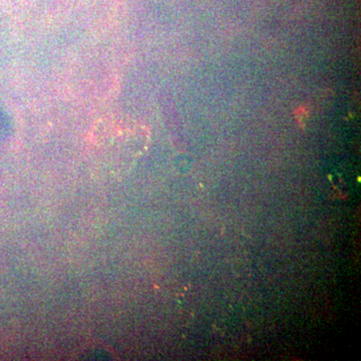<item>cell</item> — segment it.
<instances>
[{"label":"cell","mask_w":361,"mask_h":361,"mask_svg":"<svg viewBox=\"0 0 361 361\" xmlns=\"http://www.w3.org/2000/svg\"><path fill=\"white\" fill-rule=\"evenodd\" d=\"M146 134L139 126L101 121L90 133L92 159L111 176L122 175L141 154Z\"/></svg>","instance_id":"obj_1"}]
</instances>
